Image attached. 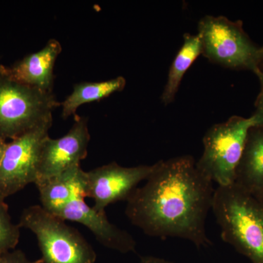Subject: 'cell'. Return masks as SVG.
Listing matches in <instances>:
<instances>
[{"instance_id":"12","label":"cell","mask_w":263,"mask_h":263,"mask_svg":"<svg viewBox=\"0 0 263 263\" xmlns=\"http://www.w3.org/2000/svg\"><path fill=\"white\" fill-rule=\"evenodd\" d=\"M34 184L39 192L41 206L51 214H54L74 197H85L84 171L81 165L74 166L58 176Z\"/></svg>"},{"instance_id":"11","label":"cell","mask_w":263,"mask_h":263,"mask_svg":"<svg viewBox=\"0 0 263 263\" xmlns=\"http://www.w3.org/2000/svg\"><path fill=\"white\" fill-rule=\"evenodd\" d=\"M62 51L60 41L51 38L42 49L27 55L10 67L0 65V72L19 84L53 92V68Z\"/></svg>"},{"instance_id":"4","label":"cell","mask_w":263,"mask_h":263,"mask_svg":"<svg viewBox=\"0 0 263 263\" xmlns=\"http://www.w3.org/2000/svg\"><path fill=\"white\" fill-rule=\"evenodd\" d=\"M257 124L254 115L233 116L209 128L202 139L203 152L196 161L199 171L218 186L235 183L249 130Z\"/></svg>"},{"instance_id":"2","label":"cell","mask_w":263,"mask_h":263,"mask_svg":"<svg viewBox=\"0 0 263 263\" xmlns=\"http://www.w3.org/2000/svg\"><path fill=\"white\" fill-rule=\"evenodd\" d=\"M212 210L221 236L252 263H263V202L235 183L217 186Z\"/></svg>"},{"instance_id":"8","label":"cell","mask_w":263,"mask_h":263,"mask_svg":"<svg viewBox=\"0 0 263 263\" xmlns=\"http://www.w3.org/2000/svg\"><path fill=\"white\" fill-rule=\"evenodd\" d=\"M152 165L123 167L116 162L84 171V195L95 202V210L105 212L110 204L127 201L138 185L146 181Z\"/></svg>"},{"instance_id":"14","label":"cell","mask_w":263,"mask_h":263,"mask_svg":"<svg viewBox=\"0 0 263 263\" xmlns=\"http://www.w3.org/2000/svg\"><path fill=\"white\" fill-rule=\"evenodd\" d=\"M201 54L202 44L200 35L186 33L183 35L182 46L170 67L167 83L161 95V100L164 105H170L174 101L183 76L197 57Z\"/></svg>"},{"instance_id":"15","label":"cell","mask_w":263,"mask_h":263,"mask_svg":"<svg viewBox=\"0 0 263 263\" xmlns=\"http://www.w3.org/2000/svg\"><path fill=\"white\" fill-rule=\"evenodd\" d=\"M126 86V79L119 76L101 82H81L74 85L73 90L61 103L62 117L67 119L75 116L76 110L86 103L100 101L118 91H122Z\"/></svg>"},{"instance_id":"10","label":"cell","mask_w":263,"mask_h":263,"mask_svg":"<svg viewBox=\"0 0 263 263\" xmlns=\"http://www.w3.org/2000/svg\"><path fill=\"white\" fill-rule=\"evenodd\" d=\"M53 215L63 220L78 222L88 228L100 245L122 254L136 252V241L133 235L108 220L106 213L90 207L85 197L78 196L60 208Z\"/></svg>"},{"instance_id":"20","label":"cell","mask_w":263,"mask_h":263,"mask_svg":"<svg viewBox=\"0 0 263 263\" xmlns=\"http://www.w3.org/2000/svg\"><path fill=\"white\" fill-rule=\"evenodd\" d=\"M257 72L263 75V46H262V53H261L260 60H259L258 65H257V70H256L254 73Z\"/></svg>"},{"instance_id":"16","label":"cell","mask_w":263,"mask_h":263,"mask_svg":"<svg viewBox=\"0 0 263 263\" xmlns=\"http://www.w3.org/2000/svg\"><path fill=\"white\" fill-rule=\"evenodd\" d=\"M8 209L5 202L0 200V256L14 250L20 239L21 228L12 221Z\"/></svg>"},{"instance_id":"3","label":"cell","mask_w":263,"mask_h":263,"mask_svg":"<svg viewBox=\"0 0 263 263\" xmlns=\"http://www.w3.org/2000/svg\"><path fill=\"white\" fill-rule=\"evenodd\" d=\"M18 224L35 235L43 263H96L94 248L80 232L41 205L24 209Z\"/></svg>"},{"instance_id":"19","label":"cell","mask_w":263,"mask_h":263,"mask_svg":"<svg viewBox=\"0 0 263 263\" xmlns=\"http://www.w3.org/2000/svg\"><path fill=\"white\" fill-rule=\"evenodd\" d=\"M139 263H173L160 257H154V256H143L140 259Z\"/></svg>"},{"instance_id":"1","label":"cell","mask_w":263,"mask_h":263,"mask_svg":"<svg viewBox=\"0 0 263 263\" xmlns=\"http://www.w3.org/2000/svg\"><path fill=\"white\" fill-rule=\"evenodd\" d=\"M214 192L212 181L199 171L192 156L158 161L144 185L128 198L126 216L148 236L181 238L197 248L207 247L212 242L205 221Z\"/></svg>"},{"instance_id":"6","label":"cell","mask_w":263,"mask_h":263,"mask_svg":"<svg viewBox=\"0 0 263 263\" xmlns=\"http://www.w3.org/2000/svg\"><path fill=\"white\" fill-rule=\"evenodd\" d=\"M202 56L224 68L255 72L262 47L254 43L241 21L233 22L219 15H205L198 23Z\"/></svg>"},{"instance_id":"17","label":"cell","mask_w":263,"mask_h":263,"mask_svg":"<svg viewBox=\"0 0 263 263\" xmlns=\"http://www.w3.org/2000/svg\"><path fill=\"white\" fill-rule=\"evenodd\" d=\"M0 263H43L42 259L32 261L21 249H14L0 256Z\"/></svg>"},{"instance_id":"9","label":"cell","mask_w":263,"mask_h":263,"mask_svg":"<svg viewBox=\"0 0 263 263\" xmlns=\"http://www.w3.org/2000/svg\"><path fill=\"white\" fill-rule=\"evenodd\" d=\"M90 139L87 118L76 114L73 124L67 134L57 139L48 136L43 142L34 183L81 165V161L87 157Z\"/></svg>"},{"instance_id":"7","label":"cell","mask_w":263,"mask_h":263,"mask_svg":"<svg viewBox=\"0 0 263 263\" xmlns=\"http://www.w3.org/2000/svg\"><path fill=\"white\" fill-rule=\"evenodd\" d=\"M52 123H44L7 143L0 162L1 201L37 181L41 148Z\"/></svg>"},{"instance_id":"21","label":"cell","mask_w":263,"mask_h":263,"mask_svg":"<svg viewBox=\"0 0 263 263\" xmlns=\"http://www.w3.org/2000/svg\"><path fill=\"white\" fill-rule=\"evenodd\" d=\"M7 142L0 139V162L3 158V154H4L5 148L7 146Z\"/></svg>"},{"instance_id":"22","label":"cell","mask_w":263,"mask_h":263,"mask_svg":"<svg viewBox=\"0 0 263 263\" xmlns=\"http://www.w3.org/2000/svg\"><path fill=\"white\" fill-rule=\"evenodd\" d=\"M254 195H255L256 197H257V198H259V200H262L263 202V190L262 191L259 192V193L257 194H254Z\"/></svg>"},{"instance_id":"5","label":"cell","mask_w":263,"mask_h":263,"mask_svg":"<svg viewBox=\"0 0 263 263\" xmlns=\"http://www.w3.org/2000/svg\"><path fill=\"white\" fill-rule=\"evenodd\" d=\"M60 106L53 92L19 84L0 72V139H15L53 121V111Z\"/></svg>"},{"instance_id":"13","label":"cell","mask_w":263,"mask_h":263,"mask_svg":"<svg viewBox=\"0 0 263 263\" xmlns=\"http://www.w3.org/2000/svg\"><path fill=\"white\" fill-rule=\"evenodd\" d=\"M235 183L251 193L263 190V127L255 125L247 135Z\"/></svg>"},{"instance_id":"18","label":"cell","mask_w":263,"mask_h":263,"mask_svg":"<svg viewBox=\"0 0 263 263\" xmlns=\"http://www.w3.org/2000/svg\"><path fill=\"white\" fill-rule=\"evenodd\" d=\"M256 76L258 78L259 83H260V91H259L257 100L255 102V112L253 115L257 119V125L262 126L263 127V75L259 72H255Z\"/></svg>"}]
</instances>
